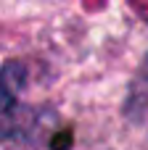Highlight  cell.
Wrapping results in <instances>:
<instances>
[{
    "mask_svg": "<svg viewBox=\"0 0 148 150\" xmlns=\"http://www.w3.org/2000/svg\"><path fill=\"white\" fill-rule=\"evenodd\" d=\"M19 69L8 66L0 74V140H11L21 132V105L16 100L19 82H16Z\"/></svg>",
    "mask_w": 148,
    "mask_h": 150,
    "instance_id": "6da1fadb",
    "label": "cell"
}]
</instances>
